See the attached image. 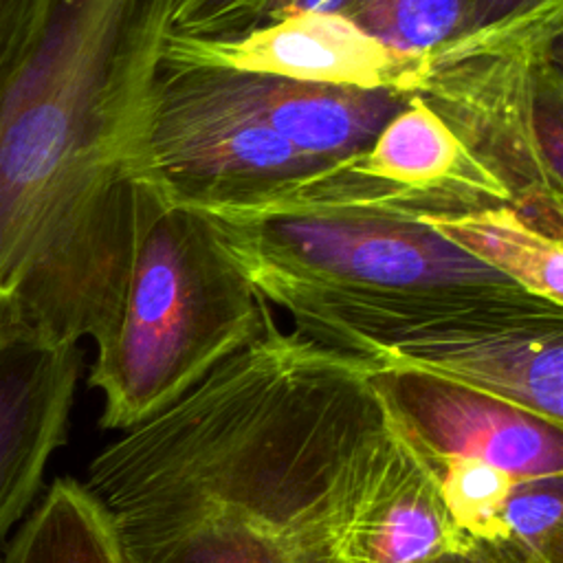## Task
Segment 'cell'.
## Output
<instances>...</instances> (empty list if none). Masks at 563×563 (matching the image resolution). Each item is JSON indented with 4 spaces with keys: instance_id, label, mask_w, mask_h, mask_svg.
<instances>
[{
    "instance_id": "obj_6",
    "label": "cell",
    "mask_w": 563,
    "mask_h": 563,
    "mask_svg": "<svg viewBox=\"0 0 563 563\" xmlns=\"http://www.w3.org/2000/svg\"><path fill=\"white\" fill-rule=\"evenodd\" d=\"M147 158L154 187L198 209L249 205L334 161L306 156L198 66L161 59Z\"/></svg>"
},
{
    "instance_id": "obj_2",
    "label": "cell",
    "mask_w": 563,
    "mask_h": 563,
    "mask_svg": "<svg viewBox=\"0 0 563 563\" xmlns=\"http://www.w3.org/2000/svg\"><path fill=\"white\" fill-rule=\"evenodd\" d=\"M176 2H35L0 103V299L46 341L117 325Z\"/></svg>"
},
{
    "instance_id": "obj_22",
    "label": "cell",
    "mask_w": 563,
    "mask_h": 563,
    "mask_svg": "<svg viewBox=\"0 0 563 563\" xmlns=\"http://www.w3.org/2000/svg\"><path fill=\"white\" fill-rule=\"evenodd\" d=\"M539 2H543V0H471V7L464 18L460 35L501 24V22L537 7Z\"/></svg>"
},
{
    "instance_id": "obj_11",
    "label": "cell",
    "mask_w": 563,
    "mask_h": 563,
    "mask_svg": "<svg viewBox=\"0 0 563 563\" xmlns=\"http://www.w3.org/2000/svg\"><path fill=\"white\" fill-rule=\"evenodd\" d=\"M345 163L356 174L400 191L422 216L510 205L506 187L416 95L383 125L369 147L345 156Z\"/></svg>"
},
{
    "instance_id": "obj_7",
    "label": "cell",
    "mask_w": 563,
    "mask_h": 563,
    "mask_svg": "<svg viewBox=\"0 0 563 563\" xmlns=\"http://www.w3.org/2000/svg\"><path fill=\"white\" fill-rule=\"evenodd\" d=\"M363 361L440 374L563 422V306L528 292L407 325Z\"/></svg>"
},
{
    "instance_id": "obj_14",
    "label": "cell",
    "mask_w": 563,
    "mask_h": 563,
    "mask_svg": "<svg viewBox=\"0 0 563 563\" xmlns=\"http://www.w3.org/2000/svg\"><path fill=\"white\" fill-rule=\"evenodd\" d=\"M446 242L521 290L563 306V244L521 218L510 205L420 218Z\"/></svg>"
},
{
    "instance_id": "obj_19",
    "label": "cell",
    "mask_w": 563,
    "mask_h": 563,
    "mask_svg": "<svg viewBox=\"0 0 563 563\" xmlns=\"http://www.w3.org/2000/svg\"><path fill=\"white\" fill-rule=\"evenodd\" d=\"M268 0H178L169 33L213 37L253 29L260 24Z\"/></svg>"
},
{
    "instance_id": "obj_9",
    "label": "cell",
    "mask_w": 563,
    "mask_h": 563,
    "mask_svg": "<svg viewBox=\"0 0 563 563\" xmlns=\"http://www.w3.org/2000/svg\"><path fill=\"white\" fill-rule=\"evenodd\" d=\"M161 59L180 66L409 95L416 92L424 64V55L389 48L343 13L319 11H299L229 35L167 33Z\"/></svg>"
},
{
    "instance_id": "obj_4",
    "label": "cell",
    "mask_w": 563,
    "mask_h": 563,
    "mask_svg": "<svg viewBox=\"0 0 563 563\" xmlns=\"http://www.w3.org/2000/svg\"><path fill=\"white\" fill-rule=\"evenodd\" d=\"M563 0L424 53L416 88L532 227L563 238Z\"/></svg>"
},
{
    "instance_id": "obj_10",
    "label": "cell",
    "mask_w": 563,
    "mask_h": 563,
    "mask_svg": "<svg viewBox=\"0 0 563 563\" xmlns=\"http://www.w3.org/2000/svg\"><path fill=\"white\" fill-rule=\"evenodd\" d=\"M79 367L77 345L46 341L18 323L0 325V552L66 442Z\"/></svg>"
},
{
    "instance_id": "obj_13",
    "label": "cell",
    "mask_w": 563,
    "mask_h": 563,
    "mask_svg": "<svg viewBox=\"0 0 563 563\" xmlns=\"http://www.w3.org/2000/svg\"><path fill=\"white\" fill-rule=\"evenodd\" d=\"M464 534L446 510L433 471L391 422L347 530V561L422 563Z\"/></svg>"
},
{
    "instance_id": "obj_12",
    "label": "cell",
    "mask_w": 563,
    "mask_h": 563,
    "mask_svg": "<svg viewBox=\"0 0 563 563\" xmlns=\"http://www.w3.org/2000/svg\"><path fill=\"white\" fill-rule=\"evenodd\" d=\"M202 70L266 128L306 156L321 161H339L369 147L383 125L413 97L398 90L308 84L222 68Z\"/></svg>"
},
{
    "instance_id": "obj_3",
    "label": "cell",
    "mask_w": 563,
    "mask_h": 563,
    "mask_svg": "<svg viewBox=\"0 0 563 563\" xmlns=\"http://www.w3.org/2000/svg\"><path fill=\"white\" fill-rule=\"evenodd\" d=\"M268 310L209 213L147 187L119 319L88 378L103 394L99 424L130 431L174 405L253 341Z\"/></svg>"
},
{
    "instance_id": "obj_16",
    "label": "cell",
    "mask_w": 563,
    "mask_h": 563,
    "mask_svg": "<svg viewBox=\"0 0 563 563\" xmlns=\"http://www.w3.org/2000/svg\"><path fill=\"white\" fill-rule=\"evenodd\" d=\"M471 0H352L343 15L394 51L424 55L462 31Z\"/></svg>"
},
{
    "instance_id": "obj_24",
    "label": "cell",
    "mask_w": 563,
    "mask_h": 563,
    "mask_svg": "<svg viewBox=\"0 0 563 563\" xmlns=\"http://www.w3.org/2000/svg\"><path fill=\"white\" fill-rule=\"evenodd\" d=\"M4 323H18V321L13 319V314H11L9 306L0 299V325H4Z\"/></svg>"
},
{
    "instance_id": "obj_20",
    "label": "cell",
    "mask_w": 563,
    "mask_h": 563,
    "mask_svg": "<svg viewBox=\"0 0 563 563\" xmlns=\"http://www.w3.org/2000/svg\"><path fill=\"white\" fill-rule=\"evenodd\" d=\"M422 563H552L512 534L471 537L464 534L451 548L429 556Z\"/></svg>"
},
{
    "instance_id": "obj_17",
    "label": "cell",
    "mask_w": 563,
    "mask_h": 563,
    "mask_svg": "<svg viewBox=\"0 0 563 563\" xmlns=\"http://www.w3.org/2000/svg\"><path fill=\"white\" fill-rule=\"evenodd\" d=\"M440 484L453 523L471 537L508 534L501 521L512 477L475 460H444L429 466Z\"/></svg>"
},
{
    "instance_id": "obj_21",
    "label": "cell",
    "mask_w": 563,
    "mask_h": 563,
    "mask_svg": "<svg viewBox=\"0 0 563 563\" xmlns=\"http://www.w3.org/2000/svg\"><path fill=\"white\" fill-rule=\"evenodd\" d=\"M37 0H0V103L20 59Z\"/></svg>"
},
{
    "instance_id": "obj_5",
    "label": "cell",
    "mask_w": 563,
    "mask_h": 563,
    "mask_svg": "<svg viewBox=\"0 0 563 563\" xmlns=\"http://www.w3.org/2000/svg\"><path fill=\"white\" fill-rule=\"evenodd\" d=\"M202 211L268 303L288 292L394 297L515 286L405 211L361 205Z\"/></svg>"
},
{
    "instance_id": "obj_1",
    "label": "cell",
    "mask_w": 563,
    "mask_h": 563,
    "mask_svg": "<svg viewBox=\"0 0 563 563\" xmlns=\"http://www.w3.org/2000/svg\"><path fill=\"white\" fill-rule=\"evenodd\" d=\"M372 363L282 330L253 341L88 466L123 563H350L389 433Z\"/></svg>"
},
{
    "instance_id": "obj_18",
    "label": "cell",
    "mask_w": 563,
    "mask_h": 563,
    "mask_svg": "<svg viewBox=\"0 0 563 563\" xmlns=\"http://www.w3.org/2000/svg\"><path fill=\"white\" fill-rule=\"evenodd\" d=\"M508 534L552 563H563V475L515 479L504 501Z\"/></svg>"
},
{
    "instance_id": "obj_15",
    "label": "cell",
    "mask_w": 563,
    "mask_h": 563,
    "mask_svg": "<svg viewBox=\"0 0 563 563\" xmlns=\"http://www.w3.org/2000/svg\"><path fill=\"white\" fill-rule=\"evenodd\" d=\"M0 563H123L110 523L84 482L57 477L0 552Z\"/></svg>"
},
{
    "instance_id": "obj_23",
    "label": "cell",
    "mask_w": 563,
    "mask_h": 563,
    "mask_svg": "<svg viewBox=\"0 0 563 563\" xmlns=\"http://www.w3.org/2000/svg\"><path fill=\"white\" fill-rule=\"evenodd\" d=\"M352 0H268L262 9L260 24L273 22L284 15H292L299 11H319V13H343V9Z\"/></svg>"
},
{
    "instance_id": "obj_8",
    "label": "cell",
    "mask_w": 563,
    "mask_h": 563,
    "mask_svg": "<svg viewBox=\"0 0 563 563\" xmlns=\"http://www.w3.org/2000/svg\"><path fill=\"white\" fill-rule=\"evenodd\" d=\"M369 383L427 466L475 460L512 479L563 475V422L416 367L372 365Z\"/></svg>"
}]
</instances>
